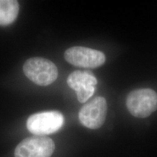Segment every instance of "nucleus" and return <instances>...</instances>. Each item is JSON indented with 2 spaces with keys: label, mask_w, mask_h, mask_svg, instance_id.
Wrapping results in <instances>:
<instances>
[{
  "label": "nucleus",
  "mask_w": 157,
  "mask_h": 157,
  "mask_svg": "<svg viewBox=\"0 0 157 157\" xmlns=\"http://www.w3.org/2000/svg\"><path fill=\"white\" fill-rule=\"evenodd\" d=\"M29 79L37 85L48 86L56 81L58 76V68L52 61L43 58H31L27 60L23 68Z\"/></svg>",
  "instance_id": "1"
},
{
  "label": "nucleus",
  "mask_w": 157,
  "mask_h": 157,
  "mask_svg": "<svg viewBox=\"0 0 157 157\" xmlns=\"http://www.w3.org/2000/svg\"><path fill=\"white\" fill-rule=\"evenodd\" d=\"M126 104L132 116L146 118L157 110V93L151 89L135 90L127 96Z\"/></svg>",
  "instance_id": "2"
},
{
  "label": "nucleus",
  "mask_w": 157,
  "mask_h": 157,
  "mask_svg": "<svg viewBox=\"0 0 157 157\" xmlns=\"http://www.w3.org/2000/svg\"><path fill=\"white\" fill-rule=\"evenodd\" d=\"M64 121L63 115L60 111H44L30 116L26 126L29 132L34 135L45 136L58 131Z\"/></svg>",
  "instance_id": "3"
},
{
  "label": "nucleus",
  "mask_w": 157,
  "mask_h": 157,
  "mask_svg": "<svg viewBox=\"0 0 157 157\" xmlns=\"http://www.w3.org/2000/svg\"><path fill=\"white\" fill-rule=\"evenodd\" d=\"M54 141L46 136L29 137L17 145L15 157H50L53 154Z\"/></svg>",
  "instance_id": "4"
},
{
  "label": "nucleus",
  "mask_w": 157,
  "mask_h": 157,
  "mask_svg": "<svg viewBox=\"0 0 157 157\" xmlns=\"http://www.w3.org/2000/svg\"><path fill=\"white\" fill-rule=\"evenodd\" d=\"M64 58L70 64L76 67L95 68L105 63L103 52L84 47H73L66 50Z\"/></svg>",
  "instance_id": "5"
},
{
  "label": "nucleus",
  "mask_w": 157,
  "mask_h": 157,
  "mask_svg": "<svg viewBox=\"0 0 157 157\" xmlns=\"http://www.w3.org/2000/svg\"><path fill=\"white\" fill-rule=\"evenodd\" d=\"M107 103L103 97H96L82 107L78 113L80 122L89 129H96L105 122Z\"/></svg>",
  "instance_id": "6"
},
{
  "label": "nucleus",
  "mask_w": 157,
  "mask_h": 157,
  "mask_svg": "<svg viewBox=\"0 0 157 157\" xmlns=\"http://www.w3.org/2000/svg\"><path fill=\"white\" fill-rule=\"evenodd\" d=\"M68 85L75 90L80 103H85L93 95L98 82L95 76L89 71H75L68 76Z\"/></svg>",
  "instance_id": "7"
},
{
  "label": "nucleus",
  "mask_w": 157,
  "mask_h": 157,
  "mask_svg": "<svg viewBox=\"0 0 157 157\" xmlns=\"http://www.w3.org/2000/svg\"><path fill=\"white\" fill-rule=\"evenodd\" d=\"M19 4L15 0H0V25L6 26L16 20Z\"/></svg>",
  "instance_id": "8"
}]
</instances>
